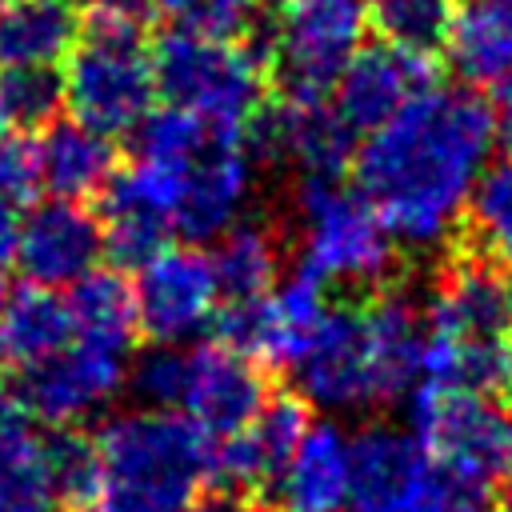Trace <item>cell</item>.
Wrapping results in <instances>:
<instances>
[{"instance_id":"cell-1","label":"cell","mask_w":512,"mask_h":512,"mask_svg":"<svg viewBox=\"0 0 512 512\" xmlns=\"http://www.w3.org/2000/svg\"><path fill=\"white\" fill-rule=\"evenodd\" d=\"M492 144L496 120L476 92L424 88L356 148V188L392 240L428 252L464 220Z\"/></svg>"},{"instance_id":"cell-2","label":"cell","mask_w":512,"mask_h":512,"mask_svg":"<svg viewBox=\"0 0 512 512\" xmlns=\"http://www.w3.org/2000/svg\"><path fill=\"white\" fill-rule=\"evenodd\" d=\"M420 356L424 316L408 296H380L364 308H328L288 368L308 404L360 412L400 400L420 376Z\"/></svg>"},{"instance_id":"cell-3","label":"cell","mask_w":512,"mask_h":512,"mask_svg":"<svg viewBox=\"0 0 512 512\" xmlns=\"http://www.w3.org/2000/svg\"><path fill=\"white\" fill-rule=\"evenodd\" d=\"M92 444L100 488L88 512H188L212 472L208 436L172 408L116 412Z\"/></svg>"},{"instance_id":"cell-4","label":"cell","mask_w":512,"mask_h":512,"mask_svg":"<svg viewBox=\"0 0 512 512\" xmlns=\"http://www.w3.org/2000/svg\"><path fill=\"white\" fill-rule=\"evenodd\" d=\"M156 96L208 128L244 132L264 100V64L220 32L176 24L152 48Z\"/></svg>"},{"instance_id":"cell-5","label":"cell","mask_w":512,"mask_h":512,"mask_svg":"<svg viewBox=\"0 0 512 512\" xmlns=\"http://www.w3.org/2000/svg\"><path fill=\"white\" fill-rule=\"evenodd\" d=\"M64 60V104L72 108V120L104 136H124L152 112L156 72L140 20L92 16Z\"/></svg>"},{"instance_id":"cell-6","label":"cell","mask_w":512,"mask_h":512,"mask_svg":"<svg viewBox=\"0 0 512 512\" xmlns=\"http://www.w3.org/2000/svg\"><path fill=\"white\" fill-rule=\"evenodd\" d=\"M304 268L340 284H380L396 264V240L360 188L336 176H304L296 192Z\"/></svg>"},{"instance_id":"cell-7","label":"cell","mask_w":512,"mask_h":512,"mask_svg":"<svg viewBox=\"0 0 512 512\" xmlns=\"http://www.w3.org/2000/svg\"><path fill=\"white\" fill-rule=\"evenodd\" d=\"M412 436L436 464L476 484L496 488L512 476V412L488 392L424 384L412 396Z\"/></svg>"},{"instance_id":"cell-8","label":"cell","mask_w":512,"mask_h":512,"mask_svg":"<svg viewBox=\"0 0 512 512\" xmlns=\"http://www.w3.org/2000/svg\"><path fill=\"white\" fill-rule=\"evenodd\" d=\"M364 0H280L272 60L284 96H324L368 32Z\"/></svg>"},{"instance_id":"cell-9","label":"cell","mask_w":512,"mask_h":512,"mask_svg":"<svg viewBox=\"0 0 512 512\" xmlns=\"http://www.w3.org/2000/svg\"><path fill=\"white\" fill-rule=\"evenodd\" d=\"M136 328L156 344H184L216 320L220 280L212 256L196 244H164L136 264Z\"/></svg>"},{"instance_id":"cell-10","label":"cell","mask_w":512,"mask_h":512,"mask_svg":"<svg viewBox=\"0 0 512 512\" xmlns=\"http://www.w3.org/2000/svg\"><path fill=\"white\" fill-rule=\"evenodd\" d=\"M124 372V352L68 340L60 352L20 368L12 400L40 424L72 428L112 404V396L124 388Z\"/></svg>"},{"instance_id":"cell-11","label":"cell","mask_w":512,"mask_h":512,"mask_svg":"<svg viewBox=\"0 0 512 512\" xmlns=\"http://www.w3.org/2000/svg\"><path fill=\"white\" fill-rule=\"evenodd\" d=\"M248 148L300 176H340L356 156V132L324 96H284L248 120Z\"/></svg>"},{"instance_id":"cell-12","label":"cell","mask_w":512,"mask_h":512,"mask_svg":"<svg viewBox=\"0 0 512 512\" xmlns=\"http://www.w3.org/2000/svg\"><path fill=\"white\" fill-rule=\"evenodd\" d=\"M252 160L256 156L240 140V132L212 128L180 180L172 228L192 240H216L224 228H232L252 196Z\"/></svg>"},{"instance_id":"cell-13","label":"cell","mask_w":512,"mask_h":512,"mask_svg":"<svg viewBox=\"0 0 512 512\" xmlns=\"http://www.w3.org/2000/svg\"><path fill=\"white\" fill-rule=\"evenodd\" d=\"M332 88V108L344 116V124L352 132H372L424 88H432V60L428 52H412L392 40L360 44Z\"/></svg>"},{"instance_id":"cell-14","label":"cell","mask_w":512,"mask_h":512,"mask_svg":"<svg viewBox=\"0 0 512 512\" xmlns=\"http://www.w3.org/2000/svg\"><path fill=\"white\" fill-rule=\"evenodd\" d=\"M12 256L28 284L68 288L104 256V232L80 200L52 196L20 220Z\"/></svg>"},{"instance_id":"cell-15","label":"cell","mask_w":512,"mask_h":512,"mask_svg":"<svg viewBox=\"0 0 512 512\" xmlns=\"http://www.w3.org/2000/svg\"><path fill=\"white\" fill-rule=\"evenodd\" d=\"M264 376H260V360L228 348L224 340L212 344H196L188 352L184 364V388H180V404L184 416L204 432V436H228L236 428H244L256 408L264 404Z\"/></svg>"},{"instance_id":"cell-16","label":"cell","mask_w":512,"mask_h":512,"mask_svg":"<svg viewBox=\"0 0 512 512\" xmlns=\"http://www.w3.org/2000/svg\"><path fill=\"white\" fill-rule=\"evenodd\" d=\"M312 424L304 400L296 396H264V404L256 408V416L220 436V444H212V472L220 476V484H236V488H264L276 480V472L284 468V460L292 456L296 440L304 436V428Z\"/></svg>"},{"instance_id":"cell-17","label":"cell","mask_w":512,"mask_h":512,"mask_svg":"<svg viewBox=\"0 0 512 512\" xmlns=\"http://www.w3.org/2000/svg\"><path fill=\"white\" fill-rule=\"evenodd\" d=\"M428 452L396 424H364L352 436L348 456V508L352 512H400Z\"/></svg>"},{"instance_id":"cell-18","label":"cell","mask_w":512,"mask_h":512,"mask_svg":"<svg viewBox=\"0 0 512 512\" xmlns=\"http://www.w3.org/2000/svg\"><path fill=\"white\" fill-rule=\"evenodd\" d=\"M348 456H352V436L328 420H312L272 480L276 504L284 512H344Z\"/></svg>"},{"instance_id":"cell-19","label":"cell","mask_w":512,"mask_h":512,"mask_svg":"<svg viewBox=\"0 0 512 512\" xmlns=\"http://www.w3.org/2000/svg\"><path fill=\"white\" fill-rule=\"evenodd\" d=\"M48 440L16 400H0V512H60Z\"/></svg>"},{"instance_id":"cell-20","label":"cell","mask_w":512,"mask_h":512,"mask_svg":"<svg viewBox=\"0 0 512 512\" xmlns=\"http://www.w3.org/2000/svg\"><path fill=\"white\" fill-rule=\"evenodd\" d=\"M36 156H40V184L64 200L96 196L116 176L112 136L80 120H52L44 140L36 144Z\"/></svg>"},{"instance_id":"cell-21","label":"cell","mask_w":512,"mask_h":512,"mask_svg":"<svg viewBox=\"0 0 512 512\" xmlns=\"http://www.w3.org/2000/svg\"><path fill=\"white\" fill-rule=\"evenodd\" d=\"M80 40L72 0H4L0 4V64L56 68Z\"/></svg>"},{"instance_id":"cell-22","label":"cell","mask_w":512,"mask_h":512,"mask_svg":"<svg viewBox=\"0 0 512 512\" xmlns=\"http://www.w3.org/2000/svg\"><path fill=\"white\" fill-rule=\"evenodd\" d=\"M508 324L504 312V284L488 272L480 260L452 264L428 300L424 328L428 332H452V336H496Z\"/></svg>"},{"instance_id":"cell-23","label":"cell","mask_w":512,"mask_h":512,"mask_svg":"<svg viewBox=\"0 0 512 512\" xmlns=\"http://www.w3.org/2000/svg\"><path fill=\"white\" fill-rule=\"evenodd\" d=\"M424 384L464 388V392H496L512 384V348L496 336H452L424 328V356H420Z\"/></svg>"},{"instance_id":"cell-24","label":"cell","mask_w":512,"mask_h":512,"mask_svg":"<svg viewBox=\"0 0 512 512\" xmlns=\"http://www.w3.org/2000/svg\"><path fill=\"white\" fill-rule=\"evenodd\" d=\"M448 64L468 84H496L512 68V16L500 0H468L452 12L448 36Z\"/></svg>"},{"instance_id":"cell-25","label":"cell","mask_w":512,"mask_h":512,"mask_svg":"<svg viewBox=\"0 0 512 512\" xmlns=\"http://www.w3.org/2000/svg\"><path fill=\"white\" fill-rule=\"evenodd\" d=\"M68 340H72V320L56 288L24 284L20 292L4 296L0 304V356L4 360L28 368L60 352Z\"/></svg>"},{"instance_id":"cell-26","label":"cell","mask_w":512,"mask_h":512,"mask_svg":"<svg viewBox=\"0 0 512 512\" xmlns=\"http://www.w3.org/2000/svg\"><path fill=\"white\" fill-rule=\"evenodd\" d=\"M68 320H72V340L96 344L124 352L136 332V296L132 284L120 272H84L76 284H68Z\"/></svg>"},{"instance_id":"cell-27","label":"cell","mask_w":512,"mask_h":512,"mask_svg":"<svg viewBox=\"0 0 512 512\" xmlns=\"http://www.w3.org/2000/svg\"><path fill=\"white\" fill-rule=\"evenodd\" d=\"M212 268L220 280V296L228 300L264 296L280 276V240L260 220H236L232 228L220 232Z\"/></svg>"},{"instance_id":"cell-28","label":"cell","mask_w":512,"mask_h":512,"mask_svg":"<svg viewBox=\"0 0 512 512\" xmlns=\"http://www.w3.org/2000/svg\"><path fill=\"white\" fill-rule=\"evenodd\" d=\"M264 304H268V328H272L268 360L292 364V356L308 344V336L320 328V320L332 308L328 304V280L300 264L292 276H284L280 284H272L264 292Z\"/></svg>"},{"instance_id":"cell-29","label":"cell","mask_w":512,"mask_h":512,"mask_svg":"<svg viewBox=\"0 0 512 512\" xmlns=\"http://www.w3.org/2000/svg\"><path fill=\"white\" fill-rule=\"evenodd\" d=\"M168 228H172V224H168L164 212H156L152 204L136 200L132 192H124V188H116V184L108 180L100 232H104V252H108L116 264H128V268L144 264L156 248H164Z\"/></svg>"},{"instance_id":"cell-30","label":"cell","mask_w":512,"mask_h":512,"mask_svg":"<svg viewBox=\"0 0 512 512\" xmlns=\"http://www.w3.org/2000/svg\"><path fill=\"white\" fill-rule=\"evenodd\" d=\"M464 224L484 260H512V152L484 164L468 196Z\"/></svg>"},{"instance_id":"cell-31","label":"cell","mask_w":512,"mask_h":512,"mask_svg":"<svg viewBox=\"0 0 512 512\" xmlns=\"http://www.w3.org/2000/svg\"><path fill=\"white\" fill-rule=\"evenodd\" d=\"M64 104V76L56 68H8L0 76V128L36 132L56 120Z\"/></svg>"},{"instance_id":"cell-32","label":"cell","mask_w":512,"mask_h":512,"mask_svg":"<svg viewBox=\"0 0 512 512\" xmlns=\"http://www.w3.org/2000/svg\"><path fill=\"white\" fill-rule=\"evenodd\" d=\"M368 20L380 28L384 40L412 52H432L448 36L452 4L448 0H372Z\"/></svg>"},{"instance_id":"cell-33","label":"cell","mask_w":512,"mask_h":512,"mask_svg":"<svg viewBox=\"0 0 512 512\" xmlns=\"http://www.w3.org/2000/svg\"><path fill=\"white\" fill-rule=\"evenodd\" d=\"M400 512H496V508H492L488 484H476V480H468V476H460V472H452L428 456L424 472L416 476Z\"/></svg>"},{"instance_id":"cell-34","label":"cell","mask_w":512,"mask_h":512,"mask_svg":"<svg viewBox=\"0 0 512 512\" xmlns=\"http://www.w3.org/2000/svg\"><path fill=\"white\" fill-rule=\"evenodd\" d=\"M48 464H52V480L60 492V504L88 512L100 488V456L96 444L80 432H60L48 440Z\"/></svg>"},{"instance_id":"cell-35","label":"cell","mask_w":512,"mask_h":512,"mask_svg":"<svg viewBox=\"0 0 512 512\" xmlns=\"http://www.w3.org/2000/svg\"><path fill=\"white\" fill-rule=\"evenodd\" d=\"M184 364H188V352L180 344L152 340V348H144L124 372V388H132V396L144 408H176L184 388Z\"/></svg>"},{"instance_id":"cell-36","label":"cell","mask_w":512,"mask_h":512,"mask_svg":"<svg viewBox=\"0 0 512 512\" xmlns=\"http://www.w3.org/2000/svg\"><path fill=\"white\" fill-rule=\"evenodd\" d=\"M148 8L168 16L172 24L220 32V36L240 32L256 16V0H148Z\"/></svg>"},{"instance_id":"cell-37","label":"cell","mask_w":512,"mask_h":512,"mask_svg":"<svg viewBox=\"0 0 512 512\" xmlns=\"http://www.w3.org/2000/svg\"><path fill=\"white\" fill-rule=\"evenodd\" d=\"M40 192V156L28 132H0V196L8 204H28Z\"/></svg>"},{"instance_id":"cell-38","label":"cell","mask_w":512,"mask_h":512,"mask_svg":"<svg viewBox=\"0 0 512 512\" xmlns=\"http://www.w3.org/2000/svg\"><path fill=\"white\" fill-rule=\"evenodd\" d=\"M188 512H256V508H252V500H248L244 488L220 484V488H212V492H200Z\"/></svg>"},{"instance_id":"cell-39","label":"cell","mask_w":512,"mask_h":512,"mask_svg":"<svg viewBox=\"0 0 512 512\" xmlns=\"http://www.w3.org/2000/svg\"><path fill=\"white\" fill-rule=\"evenodd\" d=\"M492 92H496V108H492L496 140H504V148L512 152V68L492 84Z\"/></svg>"},{"instance_id":"cell-40","label":"cell","mask_w":512,"mask_h":512,"mask_svg":"<svg viewBox=\"0 0 512 512\" xmlns=\"http://www.w3.org/2000/svg\"><path fill=\"white\" fill-rule=\"evenodd\" d=\"M16 232H20V216H16V204H8L0 196V264L16 252Z\"/></svg>"},{"instance_id":"cell-41","label":"cell","mask_w":512,"mask_h":512,"mask_svg":"<svg viewBox=\"0 0 512 512\" xmlns=\"http://www.w3.org/2000/svg\"><path fill=\"white\" fill-rule=\"evenodd\" d=\"M92 8L96 16H112V20H140L148 0H92Z\"/></svg>"},{"instance_id":"cell-42","label":"cell","mask_w":512,"mask_h":512,"mask_svg":"<svg viewBox=\"0 0 512 512\" xmlns=\"http://www.w3.org/2000/svg\"><path fill=\"white\" fill-rule=\"evenodd\" d=\"M500 284H504V312H508V324H512V272Z\"/></svg>"},{"instance_id":"cell-43","label":"cell","mask_w":512,"mask_h":512,"mask_svg":"<svg viewBox=\"0 0 512 512\" xmlns=\"http://www.w3.org/2000/svg\"><path fill=\"white\" fill-rule=\"evenodd\" d=\"M496 512H512V476L504 480V496H500V508Z\"/></svg>"},{"instance_id":"cell-44","label":"cell","mask_w":512,"mask_h":512,"mask_svg":"<svg viewBox=\"0 0 512 512\" xmlns=\"http://www.w3.org/2000/svg\"><path fill=\"white\" fill-rule=\"evenodd\" d=\"M500 4H504V8H508V16H512V0H500Z\"/></svg>"},{"instance_id":"cell-45","label":"cell","mask_w":512,"mask_h":512,"mask_svg":"<svg viewBox=\"0 0 512 512\" xmlns=\"http://www.w3.org/2000/svg\"><path fill=\"white\" fill-rule=\"evenodd\" d=\"M0 304H4V280H0Z\"/></svg>"},{"instance_id":"cell-46","label":"cell","mask_w":512,"mask_h":512,"mask_svg":"<svg viewBox=\"0 0 512 512\" xmlns=\"http://www.w3.org/2000/svg\"><path fill=\"white\" fill-rule=\"evenodd\" d=\"M0 4H4V0H0Z\"/></svg>"}]
</instances>
